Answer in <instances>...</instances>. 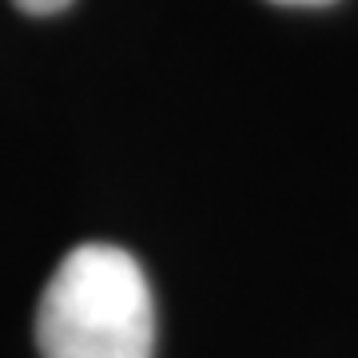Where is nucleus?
I'll list each match as a JSON object with an SVG mask.
<instances>
[{
    "instance_id": "obj_1",
    "label": "nucleus",
    "mask_w": 358,
    "mask_h": 358,
    "mask_svg": "<svg viewBox=\"0 0 358 358\" xmlns=\"http://www.w3.org/2000/svg\"><path fill=\"white\" fill-rule=\"evenodd\" d=\"M40 358H152L155 310L140 263L112 243L60 259L36 310Z\"/></svg>"
},
{
    "instance_id": "obj_2",
    "label": "nucleus",
    "mask_w": 358,
    "mask_h": 358,
    "mask_svg": "<svg viewBox=\"0 0 358 358\" xmlns=\"http://www.w3.org/2000/svg\"><path fill=\"white\" fill-rule=\"evenodd\" d=\"M13 4L32 16H52V13H60V8H68L72 0H13Z\"/></svg>"
},
{
    "instance_id": "obj_3",
    "label": "nucleus",
    "mask_w": 358,
    "mask_h": 358,
    "mask_svg": "<svg viewBox=\"0 0 358 358\" xmlns=\"http://www.w3.org/2000/svg\"><path fill=\"white\" fill-rule=\"evenodd\" d=\"M275 4H299V8H319V4H331V0H275Z\"/></svg>"
}]
</instances>
